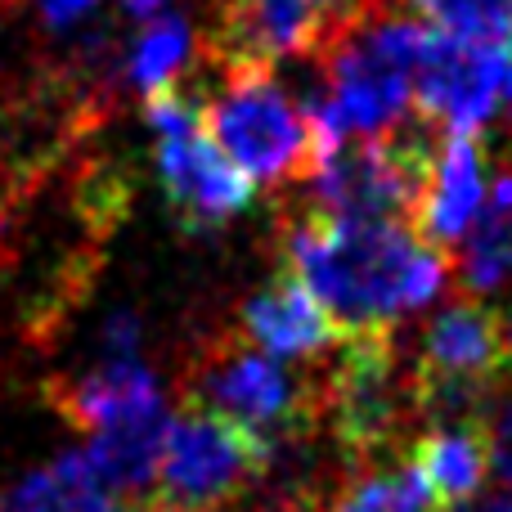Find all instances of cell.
Segmentation results:
<instances>
[{"mask_svg":"<svg viewBox=\"0 0 512 512\" xmlns=\"http://www.w3.org/2000/svg\"><path fill=\"white\" fill-rule=\"evenodd\" d=\"M409 477L427 490L436 508L454 512L468 499L481 495L490 472V436H486V418H472V423H441L427 436H418L409 445L405 459Z\"/></svg>","mask_w":512,"mask_h":512,"instance_id":"7c38bea8","label":"cell"},{"mask_svg":"<svg viewBox=\"0 0 512 512\" xmlns=\"http://www.w3.org/2000/svg\"><path fill=\"white\" fill-rule=\"evenodd\" d=\"M504 95H508V104H512V32L504 36Z\"/></svg>","mask_w":512,"mask_h":512,"instance_id":"d4e9b609","label":"cell"},{"mask_svg":"<svg viewBox=\"0 0 512 512\" xmlns=\"http://www.w3.org/2000/svg\"><path fill=\"white\" fill-rule=\"evenodd\" d=\"M328 409L333 441L355 468H373L387 450L405 441L409 423L418 418L414 373L400 369V355L391 333L351 337L342 360L328 373V387L319 396Z\"/></svg>","mask_w":512,"mask_h":512,"instance_id":"277c9868","label":"cell"},{"mask_svg":"<svg viewBox=\"0 0 512 512\" xmlns=\"http://www.w3.org/2000/svg\"><path fill=\"white\" fill-rule=\"evenodd\" d=\"M283 270L324 306L337 337L391 333L445 288V252L418 243L396 221H360L306 207L283 221Z\"/></svg>","mask_w":512,"mask_h":512,"instance_id":"6da1fadb","label":"cell"},{"mask_svg":"<svg viewBox=\"0 0 512 512\" xmlns=\"http://www.w3.org/2000/svg\"><path fill=\"white\" fill-rule=\"evenodd\" d=\"M504 90V50L432 32L414 72V104L445 135H477Z\"/></svg>","mask_w":512,"mask_h":512,"instance_id":"ba28073f","label":"cell"},{"mask_svg":"<svg viewBox=\"0 0 512 512\" xmlns=\"http://www.w3.org/2000/svg\"><path fill=\"white\" fill-rule=\"evenodd\" d=\"M144 117L158 131V176L185 230H216L248 207L252 180L239 176L207 140L198 95L180 86L158 90L144 99Z\"/></svg>","mask_w":512,"mask_h":512,"instance_id":"8992f818","label":"cell"},{"mask_svg":"<svg viewBox=\"0 0 512 512\" xmlns=\"http://www.w3.org/2000/svg\"><path fill=\"white\" fill-rule=\"evenodd\" d=\"M135 512H162V508H153V504H144V508H135Z\"/></svg>","mask_w":512,"mask_h":512,"instance_id":"484cf974","label":"cell"},{"mask_svg":"<svg viewBox=\"0 0 512 512\" xmlns=\"http://www.w3.org/2000/svg\"><path fill=\"white\" fill-rule=\"evenodd\" d=\"M454 512H512V490H495V495H477Z\"/></svg>","mask_w":512,"mask_h":512,"instance_id":"7402d4cb","label":"cell"},{"mask_svg":"<svg viewBox=\"0 0 512 512\" xmlns=\"http://www.w3.org/2000/svg\"><path fill=\"white\" fill-rule=\"evenodd\" d=\"M185 59H189V23L176 14H158V18H149L140 41L131 45L126 77H131V86H140L144 95H158V90L176 86Z\"/></svg>","mask_w":512,"mask_h":512,"instance_id":"e0dca14e","label":"cell"},{"mask_svg":"<svg viewBox=\"0 0 512 512\" xmlns=\"http://www.w3.org/2000/svg\"><path fill=\"white\" fill-rule=\"evenodd\" d=\"M203 131L239 176L283 185L310 176L306 113L288 99L274 72H230L221 90L198 99Z\"/></svg>","mask_w":512,"mask_h":512,"instance_id":"3957f363","label":"cell"},{"mask_svg":"<svg viewBox=\"0 0 512 512\" xmlns=\"http://www.w3.org/2000/svg\"><path fill=\"white\" fill-rule=\"evenodd\" d=\"M99 0H36V9L45 14V23H54V27H63V23H72V18H81L86 9H95Z\"/></svg>","mask_w":512,"mask_h":512,"instance_id":"44dd1931","label":"cell"},{"mask_svg":"<svg viewBox=\"0 0 512 512\" xmlns=\"http://www.w3.org/2000/svg\"><path fill=\"white\" fill-rule=\"evenodd\" d=\"M158 405H162V391L140 360H104L99 369H90L86 378H77L59 396L63 418L86 427L90 436Z\"/></svg>","mask_w":512,"mask_h":512,"instance_id":"4fadbf2b","label":"cell"},{"mask_svg":"<svg viewBox=\"0 0 512 512\" xmlns=\"http://www.w3.org/2000/svg\"><path fill=\"white\" fill-rule=\"evenodd\" d=\"M328 512H441L409 468H364L328 499Z\"/></svg>","mask_w":512,"mask_h":512,"instance_id":"d6986e66","label":"cell"},{"mask_svg":"<svg viewBox=\"0 0 512 512\" xmlns=\"http://www.w3.org/2000/svg\"><path fill=\"white\" fill-rule=\"evenodd\" d=\"M239 328L243 342L270 355V360H310V355L328 351L337 342L333 319L288 270H279L265 288H256L243 301Z\"/></svg>","mask_w":512,"mask_h":512,"instance_id":"8fae6325","label":"cell"},{"mask_svg":"<svg viewBox=\"0 0 512 512\" xmlns=\"http://www.w3.org/2000/svg\"><path fill=\"white\" fill-rule=\"evenodd\" d=\"M486 436H490V468L512 490V400L499 409V418H486Z\"/></svg>","mask_w":512,"mask_h":512,"instance_id":"ffe728a7","label":"cell"},{"mask_svg":"<svg viewBox=\"0 0 512 512\" xmlns=\"http://www.w3.org/2000/svg\"><path fill=\"white\" fill-rule=\"evenodd\" d=\"M436 153L441 144L427 140V131L346 140L333 158L310 171V207L328 216H360V221L414 216L432 180Z\"/></svg>","mask_w":512,"mask_h":512,"instance_id":"52a82bcc","label":"cell"},{"mask_svg":"<svg viewBox=\"0 0 512 512\" xmlns=\"http://www.w3.org/2000/svg\"><path fill=\"white\" fill-rule=\"evenodd\" d=\"M481 203H486V158H481L477 135H445L432 180L409 216V234L427 248L445 252L463 243Z\"/></svg>","mask_w":512,"mask_h":512,"instance_id":"30bf717a","label":"cell"},{"mask_svg":"<svg viewBox=\"0 0 512 512\" xmlns=\"http://www.w3.org/2000/svg\"><path fill=\"white\" fill-rule=\"evenodd\" d=\"M162 5H167V0H126V14H135V18H158Z\"/></svg>","mask_w":512,"mask_h":512,"instance_id":"cb8c5ba5","label":"cell"},{"mask_svg":"<svg viewBox=\"0 0 512 512\" xmlns=\"http://www.w3.org/2000/svg\"><path fill=\"white\" fill-rule=\"evenodd\" d=\"M459 274L477 301L486 292H499L512 279V167L495 180L472 230L463 234Z\"/></svg>","mask_w":512,"mask_h":512,"instance_id":"2e32d148","label":"cell"},{"mask_svg":"<svg viewBox=\"0 0 512 512\" xmlns=\"http://www.w3.org/2000/svg\"><path fill=\"white\" fill-rule=\"evenodd\" d=\"M423 27L454 41L499 45L512 32V0H409Z\"/></svg>","mask_w":512,"mask_h":512,"instance_id":"ac0fdd59","label":"cell"},{"mask_svg":"<svg viewBox=\"0 0 512 512\" xmlns=\"http://www.w3.org/2000/svg\"><path fill=\"white\" fill-rule=\"evenodd\" d=\"M274 454L256 436L239 432L234 423L185 405L167 423L158 459V495L153 508L162 512H225L248 495L252 481L270 472Z\"/></svg>","mask_w":512,"mask_h":512,"instance_id":"5b68a950","label":"cell"},{"mask_svg":"<svg viewBox=\"0 0 512 512\" xmlns=\"http://www.w3.org/2000/svg\"><path fill=\"white\" fill-rule=\"evenodd\" d=\"M0 512H135L90 468L86 450H68L50 468L23 477L0 495Z\"/></svg>","mask_w":512,"mask_h":512,"instance_id":"5bb4252c","label":"cell"},{"mask_svg":"<svg viewBox=\"0 0 512 512\" xmlns=\"http://www.w3.org/2000/svg\"><path fill=\"white\" fill-rule=\"evenodd\" d=\"M189 405L234 423L274 454L310 432L319 391H310L283 360H270L248 342H216L189 378Z\"/></svg>","mask_w":512,"mask_h":512,"instance_id":"7a4b0ae2","label":"cell"},{"mask_svg":"<svg viewBox=\"0 0 512 512\" xmlns=\"http://www.w3.org/2000/svg\"><path fill=\"white\" fill-rule=\"evenodd\" d=\"M167 409H144L131 414L122 423L104 427V432L90 436V468L117 490V495H135V490L153 486L158 477V459H162V441H167Z\"/></svg>","mask_w":512,"mask_h":512,"instance_id":"9a60e30c","label":"cell"},{"mask_svg":"<svg viewBox=\"0 0 512 512\" xmlns=\"http://www.w3.org/2000/svg\"><path fill=\"white\" fill-rule=\"evenodd\" d=\"M499 373L512 382V306H508V315L499 319Z\"/></svg>","mask_w":512,"mask_h":512,"instance_id":"603a6c76","label":"cell"},{"mask_svg":"<svg viewBox=\"0 0 512 512\" xmlns=\"http://www.w3.org/2000/svg\"><path fill=\"white\" fill-rule=\"evenodd\" d=\"M221 72H270L288 54H324L328 23L315 0H221L207 32Z\"/></svg>","mask_w":512,"mask_h":512,"instance_id":"9c48e42d","label":"cell"}]
</instances>
